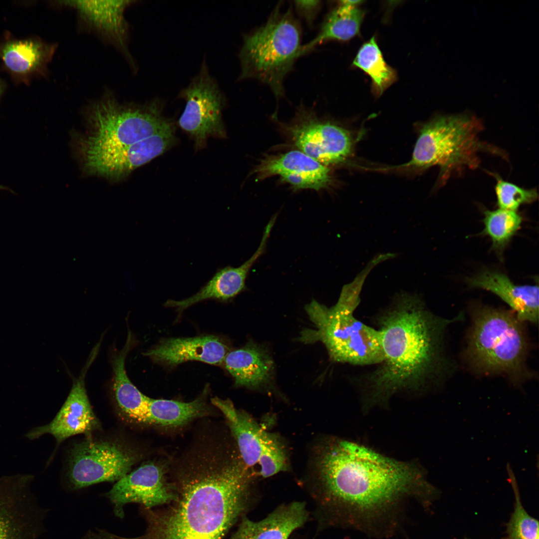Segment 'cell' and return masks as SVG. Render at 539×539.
Wrapping results in <instances>:
<instances>
[{
  "instance_id": "obj_5",
  "label": "cell",
  "mask_w": 539,
  "mask_h": 539,
  "mask_svg": "<svg viewBox=\"0 0 539 539\" xmlns=\"http://www.w3.org/2000/svg\"><path fill=\"white\" fill-rule=\"evenodd\" d=\"M483 128L479 119L468 114L436 116L423 125L411 159L399 167L438 166V184L443 185L455 172L479 166L478 153L488 148L479 139Z\"/></svg>"
},
{
  "instance_id": "obj_8",
  "label": "cell",
  "mask_w": 539,
  "mask_h": 539,
  "mask_svg": "<svg viewBox=\"0 0 539 539\" xmlns=\"http://www.w3.org/2000/svg\"><path fill=\"white\" fill-rule=\"evenodd\" d=\"M305 309L314 328L302 331L299 341L321 342L335 362L356 365L382 362L379 331L357 319L353 312L337 304L328 308L315 300L306 304Z\"/></svg>"
},
{
  "instance_id": "obj_30",
  "label": "cell",
  "mask_w": 539,
  "mask_h": 539,
  "mask_svg": "<svg viewBox=\"0 0 539 539\" xmlns=\"http://www.w3.org/2000/svg\"><path fill=\"white\" fill-rule=\"evenodd\" d=\"M509 480L515 497L514 512L507 526L508 539H539V523L522 505L515 474L509 464L507 466Z\"/></svg>"
},
{
  "instance_id": "obj_28",
  "label": "cell",
  "mask_w": 539,
  "mask_h": 539,
  "mask_svg": "<svg viewBox=\"0 0 539 539\" xmlns=\"http://www.w3.org/2000/svg\"><path fill=\"white\" fill-rule=\"evenodd\" d=\"M353 64L370 77L376 96L382 95L396 80V71L385 62L374 36L360 47Z\"/></svg>"
},
{
  "instance_id": "obj_12",
  "label": "cell",
  "mask_w": 539,
  "mask_h": 539,
  "mask_svg": "<svg viewBox=\"0 0 539 539\" xmlns=\"http://www.w3.org/2000/svg\"><path fill=\"white\" fill-rule=\"evenodd\" d=\"M179 97L186 101L179 126L192 136L197 147L203 146L210 136H225L222 119L225 96L210 75L205 60L188 86L181 90Z\"/></svg>"
},
{
  "instance_id": "obj_26",
  "label": "cell",
  "mask_w": 539,
  "mask_h": 539,
  "mask_svg": "<svg viewBox=\"0 0 539 539\" xmlns=\"http://www.w3.org/2000/svg\"><path fill=\"white\" fill-rule=\"evenodd\" d=\"M52 45L34 39L8 41L0 48V57L12 73L26 76L39 70L52 56Z\"/></svg>"
},
{
  "instance_id": "obj_20",
  "label": "cell",
  "mask_w": 539,
  "mask_h": 539,
  "mask_svg": "<svg viewBox=\"0 0 539 539\" xmlns=\"http://www.w3.org/2000/svg\"><path fill=\"white\" fill-rule=\"evenodd\" d=\"M228 352V348L218 337L203 335L164 340L144 354L170 366L190 360L217 365L223 363Z\"/></svg>"
},
{
  "instance_id": "obj_11",
  "label": "cell",
  "mask_w": 539,
  "mask_h": 539,
  "mask_svg": "<svg viewBox=\"0 0 539 539\" xmlns=\"http://www.w3.org/2000/svg\"><path fill=\"white\" fill-rule=\"evenodd\" d=\"M30 474L0 477V539H39L48 510L32 491Z\"/></svg>"
},
{
  "instance_id": "obj_10",
  "label": "cell",
  "mask_w": 539,
  "mask_h": 539,
  "mask_svg": "<svg viewBox=\"0 0 539 539\" xmlns=\"http://www.w3.org/2000/svg\"><path fill=\"white\" fill-rule=\"evenodd\" d=\"M138 459L134 450L120 441L88 437L71 450L68 473L70 487L77 490L117 482L130 472Z\"/></svg>"
},
{
  "instance_id": "obj_27",
  "label": "cell",
  "mask_w": 539,
  "mask_h": 539,
  "mask_svg": "<svg viewBox=\"0 0 539 539\" xmlns=\"http://www.w3.org/2000/svg\"><path fill=\"white\" fill-rule=\"evenodd\" d=\"M207 411L204 393L198 398L188 402L150 398L147 424L176 427L204 415Z\"/></svg>"
},
{
  "instance_id": "obj_31",
  "label": "cell",
  "mask_w": 539,
  "mask_h": 539,
  "mask_svg": "<svg viewBox=\"0 0 539 539\" xmlns=\"http://www.w3.org/2000/svg\"><path fill=\"white\" fill-rule=\"evenodd\" d=\"M495 187L497 204L500 209L516 211L522 205L531 204L538 199L536 189H527L506 181L499 175Z\"/></svg>"
},
{
  "instance_id": "obj_15",
  "label": "cell",
  "mask_w": 539,
  "mask_h": 539,
  "mask_svg": "<svg viewBox=\"0 0 539 539\" xmlns=\"http://www.w3.org/2000/svg\"><path fill=\"white\" fill-rule=\"evenodd\" d=\"M91 358L74 382L64 404L51 422L31 428L24 436L29 440L37 439L42 435H52L59 444L67 438L79 434L90 435L100 428V423L94 414L85 388L84 378L87 369L94 359Z\"/></svg>"
},
{
  "instance_id": "obj_1",
  "label": "cell",
  "mask_w": 539,
  "mask_h": 539,
  "mask_svg": "<svg viewBox=\"0 0 539 539\" xmlns=\"http://www.w3.org/2000/svg\"><path fill=\"white\" fill-rule=\"evenodd\" d=\"M311 518L318 532L351 530L374 539L403 531L415 505L428 508L438 491L407 464L339 441L316 462Z\"/></svg>"
},
{
  "instance_id": "obj_13",
  "label": "cell",
  "mask_w": 539,
  "mask_h": 539,
  "mask_svg": "<svg viewBox=\"0 0 539 539\" xmlns=\"http://www.w3.org/2000/svg\"><path fill=\"white\" fill-rule=\"evenodd\" d=\"M174 136L171 125L128 146L81 156L82 168L89 175L113 181L121 180L167 151L174 143Z\"/></svg>"
},
{
  "instance_id": "obj_25",
  "label": "cell",
  "mask_w": 539,
  "mask_h": 539,
  "mask_svg": "<svg viewBox=\"0 0 539 539\" xmlns=\"http://www.w3.org/2000/svg\"><path fill=\"white\" fill-rule=\"evenodd\" d=\"M361 0H342L326 16L316 35L302 45L300 56L322 43L332 40L346 41L357 35L364 15L358 6Z\"/></svg>"
},
{
  "instance_id": "obj_2",
  "label": "cell",
  "mask_w": 539,
  "mask_h": 539,
  "mask_svg": "<svg viewBox=\"0 0 539 539\" xmlns=\"http://www.w3.org/2000/svg\"><path fill=\"white\" fill-rule=\"evenodd\" d=\"M172 483L176 498L160 508H139L144 533L136 537L106 532L102 539H222L255 508L249 470L223 445L198 450Z\"/></svg>"
},
{
  "instance_id": "obj_7",
  "label": "cell",
  "mask_w": 539,
  "mask_h": 539,
  "mask_svg": "<svg viewBox=\"0 0 539 539\" xmlns=\"http://www.w3.org/2000/svg\"><path fill=\"white\" fill-rule=\"evenodd\" d=\"M160 101L126 104L106 96L90 105L87 128L79 139L80 156L121 149L157 134L172 124L162 115Z\"/></svg>"
},
{
  "instance_id": "obj_3",
  "label": "cell",
  "mask_w": 539,
  "mask_h": 539,
  "mask_svg": "<svg viewBox=\"0 0 539 539\" xmlns=\"http://www.w3.org/2000/svg\"><path fill=\"white\" fill-rule=\"evenodd\" d=\"M449 320L433 314L417 294L400 292L377 318L383 360L354 379L372 399L402 391H419L436 383L443 371L442 339Z\"/></svg>"
},
{
  "instance_id": "obj_29",
  "label": "cell",
  "mask_w": 539,
  "mask_h": 539,
  "mask_svg": "<svg viewBox=\"0 0 539 539\" xmlns=\"http://www.w3.org/2000/svg\"><path fill=\"white\" fill-rule=\"evenodd\" d=\"M484 230L492 242V248L502 251L519 229L522 218L517 211L498 209L484 211Z\"/></svg>"
},
{
  "instance_id": "obj_23",
  "label": "cell",
  "mask_w": 539,
  "mask_h": 539,
  "mask_svg": "<svg viewBox=\"0 0 539 539\" xmlns=\"http://www.w3.org/2000/svg\"><path fill=\"white\" fill-rule=\"evenodd\" d=\"M133 344V336L129 330L124 346L112 356V390L119 409L126 417L137 422L147 423L150 398L132 383L125 369L126 357Z\"/></svg>"
},
{
  "instance_id": "obj_34",
  "label": "cell",
  "mask_w": 539,
  "mask_h": 539,
  "mask_svg": "<svg viewBox=\"0 0 539 539\" xmlns=\"http://www.w3.org/2000/svg\"><path fill=\"white\" fill-rule=\"evenodd\" d=\"M4 90V84L0 80V97Z\"/></svg>"
},
{
  "instance_id": "obj_6",
  "label": "cell",
  "mask_w": 539,
  "mask_h": 539,
  "mask_svg": "<svg viewBox=\"0 0 539 539\" xmlns=\"http://www.w3.org/2000/svg\"><path fill=\"white\" fill-rule=\"evenodd\" d=\"M523 322L514 311L491 307L477 311L465 351L472 368L482 374L521 377L528 345Z\"/></svg>"
},
{
  "instance_id": "obj_16",
  "label": "cell",
  "mask_w": 539,
  "mask_h": 539,
  "mask_svg": "<svg viewBox=\"0 0 539 539\" xmlns=\"http://www.w3.org/2000/svg\"><path fill=\"white\" fill-rule=\"evenodd\" d=\"M254 173L260 180L278 176L295 190L318 191L327 188L332 181L327 166L298 150L263 159Z\"/></svg>"
},
{
  "instance_id": "obj_9",
  "label": "cell",
  "mask_w": 539,
  "mask_h": 539,
  "mask_svg": "<svg viewBox=\"0 0 539 539\" xmlns=\"http://www.w3.org/2000/svg\"><path fill=\"white\" fill-rule=\"evenodd\" d=\"M225 417L240 457L248 468L257 469L266 478L288 469L283 444L274 434L266 431L247 413L237 409L229 399L211 400Z\"/></svg>"
},
{
  "instance_id": "obj_18",
  "label": "cell",
  "mask_w": 539,
  "mask_h": 539,
  "mask_svg": "<svg viewBox=\"0 0 539 539\" xmlns=\"http://www.w3.org/2000/svg\"><path fill=\"white\" fill-rule=\"evenodd\" d=\"M310 519V511L304 501L284 503L260 520L243 518L230 539H289Z\"/></svg>"
},
{
  "instance_id": "obj_33",
  "label": "cell",
  "mask_w": 539,
  "mask_h": 539,
  "mask_svg": "<svg viewBox=\"0 0 539 539\" xmlns=\"http://www.w3.org/2000/svg\"><path fill=\"white\" fill-rule=\"evenodd\" d=\"M289 539H313L308 535L299 533L298 532L294 533Z\"/></svg>"
},
{
  "instance_id": "obj_14",
  "label": "cell",
  "mask_w": 539,
  "mask_h": 539,
  "mask_svg": "<svg viewBox=\"0 0 539 539\" xmlns=\"http://www.w3.org/2000/svg\"><path fill=\"white\" fill-rule=\"evenodd\" d=\"M104 496L111 504L115 516L122 519L128 504L155 508L169 504L177 495L172 484L165 479L163 467L147 462L116 482Z\"/></svg>"
},
{
  "instance_id": "obj_32",
  "label": "cell",
  "mask_w": 539,
  "mask_h": 539,
  "mask_svg": "<svg viewBox=\"0 0 539 539\" xmlns=\"http://www.w3.org/2000/svg\"><path fill=\"white\" fill-rule=\"evenodd\" d=\"M294 2L295 8L298 14L308 25H312L320 8V1L296 0Z\"/></svg>"
},
{
  "instance_id": "obj_22",
  "label": "cell",
  "mask_w": 539,
  "mask_h": 539,
  "mask_svg": "<svg viewBox=\"0 0 539 539\" xmlns=\"http://www.w3.org/2000/svg\"><path fill=\"white\" fill-rule=\"evenodd\" d=\"M223 363L237 386L258 389L267 386L273 378L274 367L271 357L264 348L253 342L229 352Z\"/></svg>"
},
{
  "instance_id": "obj_24",
  "label": "cell",
  "mask_w": 539,
  "mask_h": 539,
  "mask_svg": "<svg viewBox=\"0 0 539 539\" xmlns=\"http://www.w3.org/2000/svg\"><path fill=\"white\" fill-rule=\"evenodd\" d=\"M130 1L70 0L62 2L76 8L81 17L88 24L124 50L127 24L124 11Z\"/></svg>"
},
{
  "instance_id": "obj_4",
  "label": "cell",
  "mask_w": 539,
  "mask_h": 539,
  "mask_svg": "<svg viewBox=\"0 0 539 539\" xmlns=\"http://www.w3.org/2000/svg\"><path fill=\"white\" fill-rule=\"evenodd\" d=\"M301 36L292 6L282 11L278 4L264 25L244 36L239 79L258 80L277 99L283 97L285 78L300 57Z\"/></svg>"
},
{
  "instance_id": "obj_17",
  "label": "cell",
  "mask_w": 539,
  "mask_h": 539,
  "mask_svg": "<svg viewBox=\"0 0 539 539\" xmlns=\"http://www.w3.org/2000/svg\"><path fill=\"white\" fill-rule=\"evenodd\" d=\"M292 137L300 151L327 166L343 162L350 154L352 139L345 129L314 119L293 128Z\"/></svg>"
},
{
  "instance_id": "obj_19",
  "label": "cell",
  "mask_w": 539,
  "mask_h": 539,
  "mask_svg": "<svg viewBox=\"0 0 539 539\" xmlns=\"http://www.w3.org/2000/svg\"><path fill=\"white\" fill-rule=\"evenodd\" d=\"M273 226L272 223H268L258 249L241 266L236 268L227 266L219 269L195 294L180 300L168 299L165 302L164 305L175 308L178 311L181 312L203 300L215 299L228 301L241 293L246 288V280L251 268L265 251Z\"/></svg>"
},
{
  "instance_id": "obj_21",
  "label": "cell",
  "mask_w": 539,
  "mask_h": 539,
  "mask_svg": "<svg viewBox=\"0 0 539 539\" xmlns=\"http://www.w3.org/2000/svg\"><path fill=\"white\" fill-rule=\"evenodd\" d=\"M467 282L472 287L483 288L498 295L512 308L522 321L538 323V285H516L505 274L488 270L469 278Z\"/></svg>"
}]
</instances>
